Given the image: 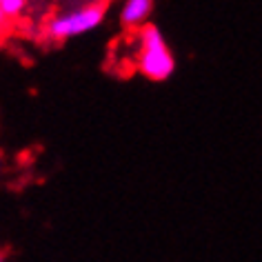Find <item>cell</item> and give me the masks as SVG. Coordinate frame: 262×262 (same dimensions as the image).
Masks as SVG:
<instances>
[{
  "label": "cell",
  "mask_w": 262,
  "mask_h": 262,
  "mask_svg": "<svg viewBox=\"0 0 262 262\" xmlns=\"http://www.w3.org/2000/svg\"><path fill=\"white\" fill-rule=\"evenodd\" d=\"M154 0H124L120 9V25L122 29H140L147 25L154 11Z\"/></svg>",
  "instance_id": "cell-3"
},
{
  "label": "cell",
  "mask_w": 262,
  "mask_h": 262,
  "mask_svg": "<svg viewBox=\"0 0 262 262\" xmlns=\"http://www.w3.org/2000/svg\"><path fill=\"white\" fill-rule=\"evenodd\" d=\"M104 11H107V3H94L89 7L60 14L47 23V34L54 40H67V38L87 34V31L96 29L102 23Z\"/></svg>",
  "instance_id": "cell-2"
},
{
  "label": "cell",
  "mask_w": 262,
  "mask_h": 262,
  "mask_svg": "<svg viewBox=\"0 0 262 262\" xmlns=\"http://www.w3.org/2000/svg\"><path fill=\"white\" fill-rule=\"evenodd\" d=\"M25 0H0V14L3 18H18L25 9Z\"/></svg>",
  "instance_id": "cell-4"
},
{
  "label": "cell",
  "mask_w": 262,
  "mask_h": 262,
  "mask_svg": "<svg viewBox=\"0 0 262 262\" xmlns=\"http://www.w3.org/2000/svg\"><path fill=\"white\" fill-rule=\"evenodd\" d=\"M138 71L149 80H167L176 69L173 54L165 45L160 29L156 25H142L138 29Z\"/></svg>",
  "instance_id": "cell-1"
}]
</instances>
